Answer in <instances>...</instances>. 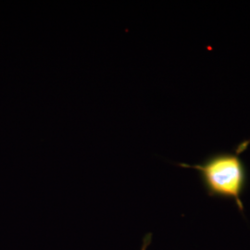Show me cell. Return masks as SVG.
<instances>
[{"instance_id":"2","label":"cell","mask_w":250,"mask_h":250,"mask_svg":"<svg viewBox=\"0 0 250 250\" xmlns=\"http://www.w3.org/2000/svg\"><path fill=\"white\" fill-rule=\"evenodd\" d=\"M151 233H147V234H146V235H145V237H144L143 240V245H142V248H141V250H147L148 246H149V245H150V243H151Z\"/></svg>"},{"instance_id":"1","label":"cell","mask_w":250,"mask_h":250,"mask_svg":"<svg viewBox=\"0 0 250 250\" xmlns=\"http://www.w3.org/2000/svg\"><path fill=\"white\" fill-rule=\"evenodd\" d=\"M250 140L239 144L234 152L217 153L200 164L178 163L180 167L197 170L209 196L232 199L243 211L241 197L247 183V170L240 154L250 146Z\"/></svg>"}]
</instances>
